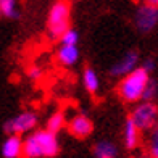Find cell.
I'll return each instance as SVG.
<instances>
[{"label":"cell","mask_w":158,"mask_h":158,"mask_svg":"<svg viewBox=\"0 0 158 158\" xmlns=\"http://www.w3.org/2000/svg\"><path fill=\"white\" fill-rule=\"evenodd\" d=\"M23 155L27 158L39 156H56L58 155V140L56 134L45 129L29 135L23 143Z\"/></svg>","instance_id":"obj_1"},{"label":"cell","mask_w":158,"mask_h":158,"mask_svg":"<svg viewBox=\"0 0 158 158\" xmlns=\"http://www.w3.org/2000/svg\"><path fill=\"white\" fill-rule=\"evenodd\" d=\"M148 74L150 73L143 66L135 68L129 74H126V77L118 85L119 97L126 100V102H137V100H140L143 95V90L147 87V82L150 81Z\"/></svg>","instance_id":"obj_2"},{"label":"cell","mask_w":158,"mask_h":158,"mask_svg":"<svg viewBox=\"0 0 158 158\" xmlns=\"http://www.w3.org/2000/svg\"><path fill=\"white\" fill-rule=\"evenodd\" d=\"M69 2L68 0H58L52 5L47 19L50 37L58 39L69 29Z\"/></svg>","instance_id":"obj_3"},{"label":"cell","mask_w":158,"mask_h":158,"mask_svg":"<svg viewBox=\"0 0 158 158\" xmlns=\"http://www.w3.org/2000/svg\"><path fill=\"white\" fill-rule=\"evenodd\" d=\"M131 118L139 126L140 131H150L158 124V106L152 102H145L135 106Z\"/></svg>","instance_id":"obj_4"},{"label":"cell","mask_w":158,"mask_h":158,"mask_svg":"<svg viewBox=\"0 0 158 158\" xmlns=\"http://www.w3.org/2000/svg\"><path fill=\"white\" fill-rule=\"evenodd\" d=\"M35 124H37V116L32 111H24L19 116H16L15 119L5 121L3 129L8 134H23V132H27L31 129H34Z\"/></svg>","instance_id":"obj_5"},{"label":"cell","mask_w":158,"mask_h":158,"mask_svg":"<svg viewBox=\"0 0 158 158\" xmlns=\"http://www.w3.org/2000/svg\"><path fill=\"white\" fill-rule=\"evenodd\" d=\"M158 23V8L152 5H143L137 10L135 15V26L140 32H150Z\"/></svg>","instance_id":"obj_6"},{"label":"cell","mask_w":158,"mask_h":158,"mask_svg":"<svg viewBox=\"0 0 158 158\" xmlns=\"http://www.w3.org/2000/svg\"><path fill=\"white\" fill-rule=\"evenodd\" d=\"M137 61H139L137 52L131 50V52H127L116 64H113L110 73H111V76H126V74L131 73L132 69L137 68Z\"/></svg>","instance_id":"obj_7"},{"label":"cell","mask_w":158,"mask_h":158,"mask_svg":"<svg viewBox=\"0 0 158 158\" xmlns=\"http://www.w3.org/2000/svg\"><path fill=\"white\" fill-rule=\"evenodd\" d=\"M92 129H94L92 121L87 116H84V114H77L69 123V132L77 139H85L87 135H90Z\"/></svg>","instance_id":"obj_8"},{"label":"cell","mask_w":158,"mask_h":158,"mask_svg":"<svg viewBox=\"0 0 158 158\" xmlns=\"http://www.w3.org/2000/svg\"><path fill=\"white\" fill-rule=\"evenodd\" d=\"M23 140L18 134H10V137L5 140L2 147V156L5 158H18L23 155Z\"/></svg>","instance_id":"obj_9"},{"label":"cell","mask_w":158,"mask_h":158,"mask_svg":"<svg viewBox=\"0 0 158 158\" xmlns=\"http://www.w3.org/2000/svg\"><path fill=\"white\" fill-rule=\"evenodd\" d=\"M139 126L134 123V119L129 116L126 124H124V143H126V148L132 150L137 147L139 143Z\"/></svg>","instance_id":"obj_10"},{"label":"cell","mask_w":158,"mask_h":158,"mask_svg":"<svg viewBox=\"0 0 158 158\" xmlns=\"http://www.w3.org/2000/svg\"><path fill=\"white\" fill-rule=\"evenodd\" d=\"M56 58H58V61L63 64V66H71V64H74L79 58V50H77L76 45L61 44V48L58 50Z\"/></svg>","instance_id":"obj_11"},{"label":"cell","mask_w":158,"mask_h":158,"mask_svg":"<svg viewBox=\"0 0 158 158\" xmlns=\"http://www.w3.org/2000/svg\"><path fill=\"white\" fill-rule=\"evenodd\" d=\"M116 147L111 142H98L94 147V156L95 158H114L116 156Z\"/></svg>","instance_id":"obj_12"},{"label":"cell","mask_w":158,"mask_h":158,"mask_svg":"<svg viewBox=\"0 0 158 158\" xmlns=\"http://www.w3.org/2000/svg\"><path fill=\"white\" fill-rule=\"evenodd\" d=\"M84 85L90 94H95L98 90V77H97V73L92 68L84 69Z\"/></svg>","instance_id":"obj_13"},{"label":"cell","mask_w":158,"mask_h":158,"mask_svg":"<svg viewBox=\"0 0 158 158\" xmlns=\"http://www.w3.org/2000/svg\"><path fill=\"white\" fill-rule=\"evenodd\" d=\"M64 126V116L61 113H55L53 116H50L48 119V123H47V129L48 131H52V132H60L61 129Z\"/></svg>","instance_id":"obj_14"},{"label":"cell","mask_w":158,"mask_h":158,"mask_svg":"<svg viewBox=\"0 0 158 158\" xmlns=\"http://www.w3.org/2000/svg\"><path fill=\"white\" fill-rule=\"evenodd\" d=\"M0 8L3 11V16H8V18H16L18 16L15 0H0Z\"/></svg>","instance_id":"obj_15"},{"label":"cell","mask_w":158,"mask_h":158,"mask_svg":"<svg viewBox=\"0 0 158 158\" xmlns=\"http://www.w3.org/2000/svg\"><path fill=\"white\" fill-rule=\"evenodd\" d=\"M148 153H150V156L158 158V124L153 127L152 134H150V139H148Z\"/></svg>","instance_id":"obj_16"},{"label":"cell","mask_w":158,"mask_h":158,"mask_svg":"<svg viewBox=\"0 0 158 158\" xmlns=\"http://www.w3.org/2000/svg\"><path fill=\"white\" fill-rule=\"evenodd\" d=\"M156 92H158V84L155 82V81H150L147 82V87H145V90H143V95H142V98L145 100V102H152V98L156 95Z\"/></svg>","instance_id":"obj_17"},{"label":"cell","mask_w":158,"mask_h":158,"mask_svg":"<svg viewBox=\"0 0 158 158\" xmlns=\"http://www.w3.org/2000/svg\"><path fill=\"white\" fill-rule=\"evenodd\" d=\"M60 39H61V44H66V45H76V44H77V40H79V35H77V32H76L74 29H68Z\"/></svg>","instance_id":"obj_18"},{"label":"cell","mask_w":158,"mask_h":158,"mask_svg":"<svg viewBox=\"0 0 158 158\" xmlns=\"http://www.w3.org/2000/svg\"><path fill=\"white\" fill-rule=\"evenodd\" d=\"M27 77H31L32 81H37V79L42 77V69L39 66H31L27 69Z\"/></svg>","instance_id":"obj_19"},{"label":"cell","mask_w":158,"mask_h":158,"mask_svg":"<svg viewBox=\"0 0 158 158\" xmlns=\"http://www.w3.org/2000/svg\"><path fill=\"white\" fill-rule=\"evenodd\" d=\"M143 68H145V69L148 71V73H150V71H152V69L155 68V63H153V60H152V58L145 60V61H143Z\"/></svg>","instance_id":"obj_20"},{"label":"cell","mask_w":158,"mask_h":158,"mask_svg":"<svg viewBox=\"0 0 158 158\" xmlns=\"http://www.w3.org/2000/svg\"><path fill=\"white\" fill-rule=\"evenodd\" d=\"M147 5H152V6H156L158 8V0H143Z\"/></svg>","instance_id":"obj_21"},{"label":"cell","mask_w":158,"mask_h":158,"mask_svg":"<svg viewBox=\"0 0 158 158\" xmlns=\"http://www.w3.org/2000/svg\"><path fill=\"white\" fill-rule=\"evenodd\" d=\"M3 15V11H2V8H0V16H2Z\"/></svg>","instance_id":"obj_22"}]
</instances>
